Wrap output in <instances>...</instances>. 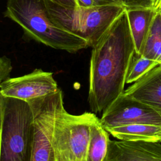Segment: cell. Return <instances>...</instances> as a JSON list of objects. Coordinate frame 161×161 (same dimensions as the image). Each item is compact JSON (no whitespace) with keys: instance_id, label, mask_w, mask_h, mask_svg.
Wrapping results in <instances>:
<instances>
[{"instance_id":"6da1fadb","label":"cell","mask_w":161,"mask_h":161,"mask_svg":"<svg viewBox=\"0 0 161 161\" xmlns=\"http://www.w3.org/2000/svg\"><path fill=\"white\" fill-rule=\"evenodd\" d=\"M135 50L125 9L92 48L88 103L92 113H103L124 92Z\"/></svg>"},{"instance_id":"7a4b0ae2","label":"cell","mask_w":161,"mask_h":161,"mask_svg":"<svg viewBox=\"0 0 161 161\" xmlns=\"http://www.w3.org/2000/svg\"><path fill=\"white\" fill-rule=\"evenodd\" d=\"M4 16L17 23L27 36L52 48L74 53L89 47L84 38L54 22L45 0H7Z\"/></svg>"},{"instance_id":"3957f363","label":"cell","mask_w":161,"mask_h":161,"mask_svg":"<svg viewBox=\"0 0 161 161\" xmlns=\"http://www.w3.org/2000/svg\"><path fill=\"white\" fill-rule=\"evenodd\" d=\"M48 11L55 23L84 38L92 48L125 10L123 4L96 5L89 8L65 7L45 0Z\"/></svg>"},{"instance_id":"277c9868","label":"cell","mask_w":161,"mask_h":161,"mask_svg":"<svg viewBox=\"0 0 161 161\" xmlns=\"http://www.w3.org/2000/svg\"><path fill=\"white\" fill-rule=\"evenodd\" d=\"M33 114L26 101L5 97L0 131V161H31Z\"/></svg>"},{"instance_id":"5b68a950","label":"cell","mask_w":161,"mask_h":161,"mask_svg":"<svg viewBox=\"0 0 161 161\" xmlns=\"http://www.w3.org/2000/svg\"><path fill=\"white\" fill-rule=\"evenodd\" d=\"M94 113L72 114L65 109L55 122L53 149L55 161H87Z\"/></svg>"},{"instance_id":"8992f818","label":"cell","mask_w":161,"mask_h":161,"mask_svg":"<svg viewBox=\"0 0 161 161\" xmlns=\"http://www.w3.org/2000/svg\"><path fill=\"white\" fill-rule=\"evenodd\" d=\"M33 114L31 161H55L53 135L57 118L65 109L60 89L50 95L27 102Z\"/></svg>"},{"instance_id":"52a82bcc","label":"cell","mask_w":161,"mask_h":161,"mask_svg":"<svg viewBox=\"0 0 161 161\" xmlns=\"http://www.w3.org/2000/svg\"><path fill=\"white\" fill-rule=\"evenodd\" d=\"M100 121L106 130L136 123L161 126V114L152 107L122 94L103 112Z\"/></svg>"},{"instance_id":"ba28073f","label":"cell","mask_w":161,"mask_h":161,"mask_svg":"<svg viewBox=\"0 0 161 161\" xmlns=\"http://www.w3.org/2000/svg\"><path fill=\"white\" fill-rule=\"evenodd\" d=\"M59 89L53 73L40 69L22 76L9 77L0 84V92L3 96L26 102L50 95Z\"/></svg>"},{"instance_id":"9c48e42d","label":"cell","mask_w":161,"mask_h":161,"mask_svg":"<svg viewBox=\"0 0 161 161\" xmlns=\"http://www.w3.org/2000/svg\"><path fill=\"white\" fill-rule=\"evenodd\" d=\"M104 161H161V143L110 140Z\"/></svg>"},{"instance_id":"30bf717a","label":"cell","mask_w":161,"mask_h":161,"mask_svg":"<svg viewBox=\"0 0 161 161\" xmlns=\"http://www.w3.org/2000/svg\"><path fill=\"white\" fill-rule=\"evenodd\" d=\"M123 94L152 107L161 114V64L133 82Z\"/></svg>"},{"instance_id":"8fae6325","label":"cell","mask_w":161,"mask_h":161,"mask_svg":"<svg viewBox=\"0 0 161 161\" xmlns=\"http://www.w3.org/2000/svg\"><path fill=\"white\" fill-rule=\"evenodd\" d=\"M135 51L140 54L156 12L148 9H125Z\"/></svg>"},{"instance_id":"7c38bea8","label":"cell","mask_w":161,"mask_h":161,"mask_svg":"<svg viewBox=\"0 0 161 161\" xmlns=\"http://www.w3.org/2000/svg\"><path fill=\"white\" fill-rule=\"evenodd\" d=\"M114 138L126 142H160L161 126L149 124H130L106 130Z\"/></svg>"},{"instance_id":"4fadbf2b","label":"cell","mask_w":161,"mask_h":161,"mask_svg":"<svg viewBox=\"0 0 161 161\" xmlns=\"http://www.w3.org/2000/svg\"><path fill=\"white\" fill-rule=\"evenodd\" d=\"M109 134L97 118L91 128L87 161H104L110 140Z\"/></svg>"},{"instance_id":"5bb4252c","label":"cell","mask_w":161,"mask_h":161,"mask_svg":"<svg viewBox=\"0 0 161 161\" xmlns=\"http://www.w3.org/2000/svg\"><path fill=\"white\" fill-rule=\"evenodd\" d=\"M140 55L161 64V13L154 16Z\"/></svg>"},{"instance_id":"9a60e30c","label":"cell","mask_w":161,"mask_h":161,"mask_svg":"<svg viewBox=\"0 0 161 161\" xmlns=\"http://www.w3.org/2000/svg\"><path fill=\"white\" fill-rule=\"evenodd\" d=\"M159 64L157 62L147 58L135 50L128 69L126 83L136 82Z\"/></svg>"},{"instance_id":"2e32d148","label":"cell","mask_w":161,"mask_h":161,"mask_svg":"<svg viewBox=\"0 0 161 161\" xmlns=\"http://www.w3.org/2000/svg\"><path fill=\"white\" fill-rule=\"evenodd\" d=\"M12 70L13 65L11 59L5 55L0 57V84L10 77Z\"/></svg>"},{"instance_id":"e0dca14e","label":"cell","mask_w":161,"mask_h":161,"mask_svg":"<svg viewBox=\"0 0 161 161\" xmlns=\"http://www.w3.org/2000/svg\"><path fill=\"white\" fill-rule=\"evenodd\" d=\"M155 0H126L125 9H148L153 8Z\"/></svg>"},{"instance_id":"ac0fdd59","label":"cell","mask_w":161,"mask_h":161,"mask_svg":"<svg viewBox=\"0 0 161 161\" xmlns=\"http://www.w3.org/2000/svg\"><path fill=\"white\" fill-rule=\"evenodd\" d=\"M50 1L60 6L65 7H75L77 6L75 0H49Z\"/></svg>"},{"instance_id":"d6986e66","label":"cell","mask_w":161,"mask_h":161,"mask_svg":"<svg viewBox=\"0 0 161 161\" xmlns=\"http://www.w3.org/2000/svg\"><path fill=\"white\" fill-rule=\"evenodd\" d=\"M77 6L89 8L97 5L94 0H75Z\"/></svg>"},{"instance_id":"ffe728a7","label":"cell","mask_w":161,"mask_h":161,"mask_svg":"<svg viewBox=\"0 0 161 161\" xmlns=\"http://www.w3.org/2000/svg\"><path fill=\"white\" fill-rule=\"evenodd\" d=\"M4 108H5V97L3 96L0 92V131L1 129L3 116H4Z\"/></svg>"},{"instance_id":"44dd1931","label":"cell","mask_w":161,"mask_h":161,"mask_svg":"<svg viewBox=\"0 0 161 161\" xmlns=\"http://www.w3.org/2000/svg\"><path fill=\"white\" fill-rule=\"evenodd\" d=\"M97 5L104 4H123V3L120 0H94Z\"/></svg>"},{"instance_id":"7402d4cb","label":"cell","mask_w":161,"mask_h":161,"mask_svg":"<svg viewBox=\"0 0 161 161\" xmlns=\"http://www.w3.org/2000/svg\"><path fill=\"white\" fill-rule=\"evenodd\" d=\"M152 9L156 13H161V0H156Z\"/></svg>"},{"instance_id":"603a6c76","label":"cell","mask_w":161,"mask_h":161,"mask_svg":"<svg viewBox=\"0 0 161 161\" xmlns=\"http://www.w3.org/2000/svg\"><path fill=\"white\" fill-rule=\"evenodd\" d=\"M120 1L123 3V5L125 6V3H126V0H120Z\"/></svg>"},{"instance_id":"cb8c5ba5","label":"cell","mask_w":161,"mask_h":161,"mask_svg":"<svg viewBox=\"0 0 161 161\" xmlns=\"http://www.w3.org/2000/svg\"><path fill=\"white\" fill-rule=\"evenodd\" d=\"M160 142L161 143V133H160Z\"/></svg>"},{"instance_id":"d4e9b609","label":"cell","mask_w":161,"mask_h":161,"mask_svg":"<svg viewBox=\"0 0 161 161\" xmlns=\"http://www.w3.org/2000/svg\"><path fill=\"white\" fill-rule=\"evenodd\" d=\"M155 1H156V0H155ZM155 2H154V3H155Z\"/></svg>"}]
</instances>
